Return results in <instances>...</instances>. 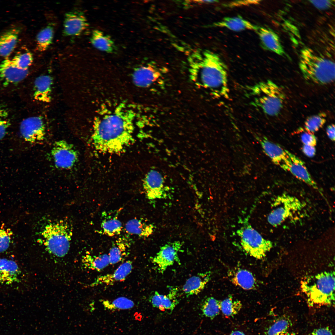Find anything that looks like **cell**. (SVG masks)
Listing matches in <instances>:
<instances>
[{"label": "cell", "mask_w": 335, "mask_h": 335, "mask_svg": "<svg viewBox=\"0 0 335 335\" xmlns=\"http://www.w3.org/2000/svg\"><path fill=\"white\" fill-rule=\"evenodd\" d=\"M135 117L133 110L123 104L97 115L92 136L95 149L104 152L121 151L132 139Z\"/></svg>", "instance_id": "6da1fadb"}, {"label": "cell", "mask_w": 335, "mask_h": 335, "mask_svg": "<svg viewBox=\"0 0 335 335\" xmlns=\"http://www.w3.org/2000/svg\"><path fill=\"white\" fill-rule=\"evenodd\" d=\"M189 62L190 77L195 85L216 97H228L227 67L218 54L206 50L193 55Z\"/></svg>", "instance_id": "7a4b0ae2"}, {"label": "cell", "mask_w": 335, "mask_h": 335, "mask_svg": "<svg viewBox=\"0 0 335 335\" xmlns=\"http://www.w3.org/2000/svg\"><path fill=\"white\" fill-rule=\"evenodd\" d=\"M299 67L304 78L317 84L330 83L335 79V63L332 60L305 47L301 51Z\"/></svg>", "instance_id": "3957f363"}, {"label": "cell", "mask_w": 335, "mask_h": 335, "mask_svg": "<svg viewBox=\"0 0 335 335\" xmlns=\"http://www.w3.org/2000/svg\"><path fill=\"white\" fill-rule=\"evenodd\" d=\"M248 96L252 104L269 116H277L283 108L285 95L272 81L259 82L248 87Z\"/></svg>", "instance_id": "277c9868"}, {"label": "cell", "mask_w": 335, "mask_h": 335, "mask_svg": "<svg viewBox=\"0 0 335 335\" xmlns=\"http://www.w3.org/2000/svg\"><path fill=\"white\" fill-rule=\"evenodd\" d=\"M301 288L310 306L334 305V271L308 276L302 282Z\"/></svg>", "instance_id": "5b68a950"}, {"label": "cell", "mask_w": 335, "mask_h": 335, "mask_svg": "<svg viewBox=\"0 0 335 335\" xmlns=\"http://www.w3.org/2000/svg\"><path fill=\"white\" fill-rule=\"evenodd\" d=\"M43 244L47 251L58 257H63L68 252L72 232L69 223L61 220L50 223L41 233Z\"/></svg>", "instance_id": "8992f818"}, {"label": "cell", "mask_w": 335, "mask_h": 335, "mask_svg": "<svg viewBox=\"0 0 335 335\" xmlns=\"http://www.w3.org/2000/svg\"><path fill=\"white\" fill-rule=\"evenodd\" d=\"M241 246L249 256L261 259L273 247L272 242L264 238L250 225L246 224L237 231Z\"/></svg>", "instance_id": "52a82bcc"}, {"label": "cell", "mask_w": 335, "mask_h": 335, "mask_svg": "<svg viewBox=\"0 0 335 335\" xmlns=\"http://www.w3.org/2000/svg\"><path fill=\"white\" fill-rule=\"evenodd\" d=\"M273 206L275 208L268 215L267 220L271 225L275 227L281 225L304 207L297 198L286 194L278 196Z\"/></svg>", "instance_id": "ba28073f"}, {"label": "cell", "mask_w": 335, "mask_h": 335, "mask_svg": "<svg viewBox=\"0 0 335 335\" xmlns=\"http://www.w3.org/2000/svg\"><path fill=\"white\" fill-rule=\"evenodd\" d=\"M51 154L55 166L60 169L71 168L78 159V154L74 146L64 140L54 143Z\"/></svg>", "instance_id": "9c48e42d"}, {"label": "cell", "mask_w": 335, "mask_h": 335, "mask_svg": "<svg viewBox=\"0 0 335 335\" xmlns=\"http://www.w3.org/2000/svg\"><path fill=\"white\" fill-rule=\"evenodd\" d=\"M287 158L280 166L286 171L290 172L298 179L304 182L323 196L322 191L312 177L304 163L298 157L285 150Z\"/></svg>", "instance_id": "30bf717a"}, {"label": "cell", "mask_w": 335, "mask_h": 335, "mask_svg": "<svg viewBox=\"0 0 335 335\" xmlns=\"http://www.w3.org/2000/svg\"><path fill=\"white\" fill-rule=\"evenodd\" d=\"M182 243L179 241L169 242L162 246L156 255L151 258L152 263L157 265L158 270L163 273L175 262L181 264L178 253L181 251Z\"/></svg>", "instance_id": "8fae6325"}, {"label": "cell", "mask_w": 335, "mask_h": 335, "mask_svg": "<svg viewBox=\"0 0 335 335\" xmlns=\"http://www.w3.org/2000/svg\"><path fill=\"white\" fill-rule=\"evenodd\" d=\"M20 130L24 140L30 143H38L45 139V127L40 116L31 117L23 120L20 123Z\"/></svg>", "instance_id": "7c38bea8"}, {"label": "cell", "mask_w": 335, "mask_h": 335, "mask_svg": "<svg viewBox=\"0 0 335 335\" xmlns=\"http://www.w3.org/2000/svg\"><path fill=\"white\" fill-rule=\"evenodd\" d=\"M163 74L158 67L149 63L135 69L132 74V81L137 87H149L159 82Z\"/></svg>", "instance_id": "4fadbf2b"}, {"label": "cell", "mask_w": 335, "mask_h": 335, "mask_svg": "<svg viewBox=\"0 0 335 335\" xmlns=\"http://www.w3.org/2000/svg\"><path fill=\"white\" fill-rule=\"evenodd\" d=\"M143 187L146 196L149 200L166 199L168 197L163 179L156 171L152 170L147 174L144 180Z\"/></svg>", "instance_id": "5bb4252c"}, {"label": "cell", "mask_w": 335, "mask_h": 335, "mask_svg": "<svg viewBox=\"0 0 335 335\" xmlns=\"http://www.w3.org/2000/svg\"><path fill=\"white\" fill-rule=\"evenodd\" d=\"M88 26L87 19L82 12L70 11L65 16L63 33L66 36H79Z\"/></svg>", "instance_id": "9a60e30c"}, {"label": "cell", "mask_w": 335, "mask_h": 335, "mask_svg": "<svg viewBox=\"0 0 335 335\" xmlns=\"http://www.w3.org/2000/svg\"><path fill=\"white\" fill-rule=\"evenodd\" d=\"M178 293V289L174 287L171 288L167 294L155 291L150 296L149 301L153 307L162 311L171 312L179 303Z\"/></svg>", "instance_id": "2e32d148"}, {"label": "cell", "mask_w": 335, "mask_h": 335, "mask_svg": "<svg viewBox=\"0 0 335 335\" xmlns=\"http://www.w3.org/2000/svg\"><path fill=\"white\" fill-rule=\"evenodd\" d=\"M28 72V69L18 67L7 58L0 64V77L5 85L21 81L27 77Z\"/></svg>", "instance_id": "e0dca14e"}, {"label": "cell", "mask_w": 335, "mask_h": 335, "mask_svg": "<svg viewBox=\"0 0 335 335\" xmlns=\"http://www.w3.org/2000/svg\"><path fill=\"white\" fill-rule=\"evenodd\" d=\"M132 269V261L127 260L121 264L113 273L97 277L90 285L91 287L110 285L117 282L124 281L131 273Z\"/></svg>", "instance_id": "ac0fdd59"}, {"label": "cell", "mask_w": 335, "mask_h": 335, "mask_svg": "<svg viewBox=\"0 0 335 335\" xmlns=\"http://www.w3.org/2000/svg\"><path fill=\"white\" fill-rule=\"evenodd\" d=\"M228 276L231 282L245 290L255 289L258 284L252 272L245 269L236 268L229 270Z\"/></svg>", "instance_id": "d6986e66"}, {"label": "cell", "mask_w": 335, "mask_h": 335, "mask_svg": "<svg viewBox=\"0 0 335 335\" xmlns=\"http://www.w3.org/2000/svg\"><path fill=\"white\" fill-rule=\"evenodd\" d=\"M256 31L266 49L281 56L285 55L279 37L272 30L263 27H258Z\"/></svg>", "instance_id": "ffe728a7"}, {"label": "cell", "mask_w": 335, "mask_h": 335, "mask_svg": "<svg viewBox=\"0 0 335 335\" xmlns=\"http://www.w3.org/2000/svg\"><path fill=\"white\" fill-rule=\"evenodd\" d=\"M210 271L200 273L188 278L183 286L182 290L187 297L201 292L210 280Z\"/></svg>", "instance_id": "44dd1931"}, {"label": "cell", "mask_w": 335, "mask_h": 335, "mask_svg": "<svg viewBox=\"0 0 335 335\" xmlns=\"http://www.w3.org/2000/svg\"><path fill=\"white\" fill-rule=\"evenodd\" d=\"M20 274V268L15 262L0 258V284H10L16 282Z\"/></svg>", "instance_id": "7402d4cb"}, {"label": "cell", "mask_w": 335, "mask_h": 335, "mask_svg": "<svg viewBox=\"0 0 335 335\" xmlns=\"http://www.w3.org/2000/svg\"><path fill=\"white\" fill-rule=\"evenodd\" d=\"M256 138L260 143L264 152L275 164L280 166L287 159V154L285 150L266 137L256 136Z\"/></svg>", "instance_id": "603a6c76"}, {"label": "cell", "mask_w": 335, "mask_h": 335, "mask_svg": "<svg viewBox=\"0 0 335 335\" xmlns=\"http://www.w3.org/2000/svg\"><path fill=\"white\" fill-rule=\"evenodd\" d=\"M131 243V241L126 237L117 239L110 248L108 254L110 264H115L124 260L129 254Z\"/></svg>", "instance_id": "cb8c5ba5"}, {"label": "cell", "mask_w": 335, "mask_h": 335, "mask_svg": "<svg viewBox=\"0 0 335 335\" xmlns=\"http://www.w3.org/2000/svg\"><path fill=\"white\" fill-rule=\"evenodd\" d=\"M212 25L215 27L226 28L236 32L245 30L256 31L258 27L239 16L224 17L221 20L214 23Z\"/></svg>", "instance_id": "d4e9b609"}, {"label": "cell", "mask_w": 335, "mask_h": 335, "mask_svg": "<svg viewBox=\"0 0 335 335\" xmlns=\"http://www.w3.org/2000/svg\"><path fill=\"white\" fill-rule=\"evenodd\" d=\"M52 79L48 75H42L35 80L34 86V96L38 101L48 102L51 100Z\"/></svg>", "instance_id": "484cf974"}, {"label": "cell", "mask_w": 335, "mask_h": 335, "mask_svg": "<svg viewBox=\"0 0 335 335\" xmlns=\"http://www.w3.org/2000/svg\"><path fill=\"white\" fill-rule=\"evenodd\" d=\"M154 226L142 219L134 218L128 221L125 225L126 232L141 238L149 237L153 233Z\"/></svg>", "instance_id": "4316f807"}, {"label": "cell", "mask_w": 335, "mask_h": 335, "mask_svg": "<svg viewBox=\"0 0 335 335\" xmlns=\"http://www.w3.org/2000/svg\"><path fill=\"white\" fill-rule=\"evenodd\" d=\"M20 30L10 29L0 36V56L7 58L15 48L18 39Z\"/></svg>", "instance_id": "83f0119b"}, {"label": "cell", "mask_w": 335, "mask_h": 335, "mask_svg": "<svg viewBox=\"0 0 335 335\" xmlns=\"http://www.w3.org/2000/svg\"><path fill=\"white\" fill-rule=\"evenodd\" d=\"M90 41L95 47L107 53L113 52L116 48L111 37L99 30L93 31Z\"/></svg>", "instance_id": "f1b7e54d"}, {"label": "cell", "mask_w": 335, "mask_h": 335, "mask_svg": "<svg viewBox=\"0 0 335 335\" xmlns=\"http://www.w3.org/2000/svg\"><path fill=\"white\" fill-rule=\"evenodd\" d=\"M293 323L289 315L286 314L279 315L268 327L266 335H281L289 331Z\"/></svg>", "instance_id": "f546056e"}, {"label": "cell", "mask_w": 335, "mask_h": 335, "mask_svg": "<svg viewBox=\"0 0 335 335\" xmlns=\"http://www.w3.org/2000/svg\"><path fill=\"white\" fill-rule=\"evenodd\" d=\"M104 213V218L100 224L101 230L104 234L109 236H113L120 234L123 229L122 224L118 218L117 213L115 215H107Z\"/></svg>", "instance_id": "4dcf8cb0"}, {"label": "cell", "mask_w": 335, "mask_h": 335, "mask_svg": "<svg viewBox=\"0 0 335 335\" xmlns=\"http://www.w3.org/2000/svg\"><path fill=\"white\" fill-rule=\"evenodd\" d=\"M83 261L86 268L99 272L110 264L109 256L106 254L93 256L86 255L83 258Z\"/></svg>", "instance_id": "1f68e13d"}, {"label": "cell", "mask_w": 335, "mask_h": 335, "mask_svg": "<svg viewBox=\"0 0 335 335\" xmlns=\"http://www.w3.org/2000/svg\"><path fill=\"white\" fill-rule=\"evenodd\" d=\"M221 301L213 297L205 298L202 302L201 309L203 315L211 319H214L221 311Z\"/></svg>", "instance_id": "d6a6232c"}, {"label": "cell", "mask_w": 335, "mask_h": 335, "mask_svg": "<svg viewBox=\"0 0 335 335\" xmlns=\"http://www.w3.org/2000/svg\"><path fill=\"white\" fill-rule=\"evenodd\" d=\"M54 34L52 25H49L41 30L36 37L37 48L41 51L46 50L51 44Z\"/></svg>", "instance_id": "836d02e7"}, {"label": "cell", "mask_w": 335, "mask_h": 335, "mask_svg": "<svg viewBox=\"0 0 335 335\" xmlns=\"http://www.w3.org/2000/svg\"><path fill=\"white\" fill-rule=\"evenodd\" d=\"M242 307L240 301L234 299L231 295L229 296L221 303V311L224 315L233 317L240 311Z\"/></svg>", "instance_id": "e575fe53"}, {"label": "cell", "mask_w": 335, "mask_h": 335, "mask_svg": "<svg viewBox=\"0 0 335 335\" xmlns=\"http://www.w3.org/2000/svg\"><path fill=\"white\" fill-rule=\"evenodd\" d=\"M101 302L105 308L110 310L129 309L132 308L135 305L132 300L124 297L112 301L102 300Z\"/></svg>", "instance_id": "d590c367"}, {"label": "cell", "mask_w": 335, "mask_h": 335, "mask_svg": "<svg viewBox=\"0 0 335 335\" xmlns=\"http://www.w3.org/2000/svg\"><path fill=\"white\" fill-rule=\"evenodd\" d=\"M326 114L321 113L308 117L304 124L305 132L313 134L322 127L326 122Z\"/></svg>", "instance_id": "8d00e7d4"}, {"label": "cell", "mask_w": 335, "mask_h": 335, "mask_svg": "<svg viewBox=\"0 0 335 335\" xmlns=\"http://www.w3.org/2000/svg\"><path fill=\"white\" fill-rule=\"evenodd\" d=\"M11 60L18 67L23 69H28L33 62V57L32 54L29 51H19Z\"/></svg>", "instance_id": "74e56055"}, {"label": "cell", "mask_w": 335, "mask_h": 335, "mask_svg": "<svg viewBox=\"0 0 335 335\" xmlns=\"http://www.w3.org/2000/svg\"><path fill=\"white\" fill-rule=\"evenodd\" d=\"M12 232L9 229L0 228V252L7 250L11 242Z\"/></svg>", "instance_id": "f35d334b"}, {"label": "cell", "mask_w": 335, "mask_h": 335, "mask_svg": "<svg viewBox=\"0 0 335 335\" xmlns=\"http://www.w3.org/2000/svg\"><path fill=\"white\" fill-rule=\"evenodd\" d=\"M6 112L0 108V140L5 136L7 129L10 126V121L6 119Z\"/></svg>", "instance_id": "ab89813d"}, {"label": "cell", "mask_w": 335, "mask_h": 335, "mask_svg": "<svg viewBox=\"0 0 335 335\" xmlns=\"http://www.w3.org/2000/svg\"><path fill=\"white\" fill-rule=\"evenodd\" d=\"M301 139L303 145L315 146L317 144V138L313 133L304 132L301 135Z\"/></svg>", "instance_id": "60d3db41"}, {"label": "cell", "mask_w": 335, "mask_h": 335, "mask_svg": "<svg viewBox=\"0 0 335 335\" xmlns=\"http://www.w3.org/2000/svg\"><path fill=\"white\" fill-rule=\"evenodd\" d=\"M309 2L316 8L321 10H324L330 8L333 5L331 0H310Z\"/></svg>", "instance_id": "b9f144b4"}, {"label": "cell", "mask_w": 335, "mask_h": 335, "mask_svg": "<svg viewBox=\"0 0 335 335\" xmlns=\"http://www.w3.org/2000/svg\"><path fill=\"white\" fill-rule=\"evenodd\" d=\"M261 1L259 0H241L231 2L225 4L224 5L227 7H236L246 6L252 4H258Z\"/></svg>", "instance_id": "7bdbcfd3"}, {"label": "cell", "mask_w": 335, "mask_h": 335, "mask_svg": "<svg viewBox=\"0 0 335 335\" xmlns=\"http://www.w3.org/2000/svg\"><path fill=\"white\" fill-rule=\"evenodd\" d=\"M311 335H333L332 331L328 326L320 327L314 329Z\"/></svg>", "instance_id": "ee69618b"}, {"label": "cell", "mask_w": 335, "mask_h": 335, "mask_svg": "<svg viewBox=\"0 0 335 335\" xmlns=\"http://www.w3.org/2000/svg\"><path fill=\"white\" fill-rule=\"evenodd\" d=\"M302 150L303 153L306 156L309 157H312L315 154L316 149L314 146L303 145Z\"/></svg>", "instance_id": "f6af8a7d"}, {"label": "cell", "mask_w": 335, "mask_h": 335, "mask_svg": "<svg viewBox=\"0 0 335 335\" xmlns=\"http://www.w3.org/2000/svg\"><path fill=\"white\" fill-rule=\"evenodd\" d=\"M326 133L329 138L332 141H335V125L331 124L328 125L326 129Z\"/></svg>", "instance_id": "bcb514c9"}, {"label": "cell", "mask_w": 335, "mask_h": 335, "mask_svg": "<svg viewBox=\"0 0 335 335\" xmlns=\"http://www.w3.org/2000/svg\"><path fill=\"white\" fill-rule=\"evenodd\" d=\"M229 335H246L242 331L236 330L232 331Z\"/></svg>", "instance_id": "7dc6e473"}, {"label": "cell", "mask_w": 335, "mask_h": 335, "mask_svg": "<svg viewBox=\"0 0 335 335\" xmlns=\"http://www.w3.org/2000/svg\"><path fill=\"white\" fill-rule=\"evenodd\" d=\"M281 335H295V334L293 332H291L289 331Z\"/></svg>", "instance_id": "c3c4849f"}]
</instances>
